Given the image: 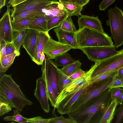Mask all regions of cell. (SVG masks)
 <instances>
[{
  "mask_svg": "<svg viewBox=\"0 0 123 123\" xmlns=\"http://www.w3.org/2000/svg\"><path fill=\"white\" fill-rule=\"evenodd\" d=\"M111 100L109 89L98 97L68 115L76 123H97V115L100 111L105 112Z\"/></svg>",
  "mask_w": 123,
  "mask_h": 123,
  "instance_id": "6da1fadb",
  "label": "cell"
},
{
  "mask_svg": "<svg viewBox=\"0 0 123 123\" xmlns=\"http://www.w3.org/2000/svg\"><path fill=\"white\" fill-rule=\"evenodd\" d=\"M0 98L20 112L25 106L33 104L24 94L11 74H4L0 77Z\"/></svg>",
  "mask_w": 123,
  "mask_h": 123,
  "instance_id": "7a4b0ae2",
  "label": "cell"
},
{
  "mask_svg": "<svg viewBox=\"0 0 123 123\" xmlns=\"http://www.w3.org/2000/svg\"><path fill=\"white\" fill-rule=\"evenodd\" d=\"M76 36L78 49L82 47L114 45L108 34L86 27L77 30Z\"/></svg>",
  "mask_w": 123,
  "mask_h": 123,
  "instance_id": "3957f363",
  "label": "cell"
},
{
  "mask_svg": "<svg viewBox=\"0 0 123 123\" xmlns=\"http://www.w3.org/2000/svg\"><path fill=\"white\" fill-rule=\"evenodd\" d=\"M107 14L106 24L110 27L111 37L117 48L123 44V11L116 6L109 9Z\"/></svg>",
  "mask_w": 123,
  "mask_h": 123,
  "instance_id": "277c9868",
  "label": "cell"
},
{
  "mask_svg": "<svg viewBox=\"0 0 123 123\" xmlns=\"http://www.w3.org/2000/svg\"><path fill=\"white\" fill-rule=\"evenodd\" d=\"M114 77L93 83L92 87L74 104L70 112H73L80 108L99 96L109 89V85L112 81Z\"/></svg>",
  "mask_w": 123,
  "mask_h": 123,
  "instance_id": "5b68a950",
  "label": "cell"
},
{
  "mask_svg": "<svg viewBox=\"0 0 123 123\" xmlns=\"http://www.w3.org/2000/svg\"><path fill=\"white\" fill-rule=\"evenodd\" d=\"M92 77L118 70L123 67V49L116 54L102 60L95 62Z\"/></svg>",
  "mask_w": 123,
  "mask_h": 123,
  "instance_id": "8992f818",
  "label": "cell"
},
{
  "mask_svg": "<svg viewBox=\"0 0 123 123\" xmlns=\"http://www.w3.org/2000/svg\"><path fill=\"white\" fill-rule=\"evenodd\" d=\"M79 49L86 55L88 58L95 62L105 59L118 53L114 45L81 48Z\"/></svg>",
  "mask_w": 123,
  "mask_h": 123,
  "instance_id": "52a82bcc",
  "label": "cell"
},
{
  "mask_svg": "<svg viewBox=\"0 0 123 123\" xmlns=\"http://www.w3.org/2000/svg\"><path fill=\"white\" fill-rule=\"evenodd\" d=\"M42 74L46 78L57 97L61 92L58 85V68L52 59L46 57L41 67Z\"/></svg>",
  "mask_w": 123,
  "mask_h": 123,
  "instance_id": "ba28073f",
  "label": "cell"
},
{
  "mask_svg": "<svg viewBox=\"0 0 123 123\" xmlns=\"http://www.w3.org/2000/svg\"><path fill=\"white\" fill-rule=\"evenodd\" d=\"M93 84L87 83L79 90L70 94L54 107L61 114H68L71 111L72 107L75 103L92 86Z\"/></svg>",
  "mask_w": 123,
  "mask_h": 123,
  "instance_id": "9c48e42d",
  "label": "cell"
},
{
  "mask_svg": "<svg viewBox=\"0 0 123 123\" xmlns=\"http://www.w3.org/2000/svg\"><path fill=\"white\" fill-rule=\"evenodd\" d=\"M93 70V67L92 66L86 72L83 76L74 80L61 91L57 97L55 105L70 94L78 91L86 84L90 83Z\"/></svg>",
  "mask_w": 123,
  "mask_h": 123,
  "instance_id": "30bf717a",
  "label": "cell"
},
{
  "mask_svg": "<svg viewBox=\"0 0 123 123\" xmlns=\"http://www.w3.org/2000/svg\"><path fill=\"white\" fill-rule=\"evenodd\" d=\"M57 0H27L13 7L11 15L12 18L23 12L45 8L48 4Z\"/></svg>",
  "mask_w": 123,
  "mask_h": 123,
  "instance_id": "8fae6325",
  "label": "cell"
},
{
  "mask_svg": "<svg viewBox=\"0 0 123 123\" xmlns=\"http://www.w3.org/2000/svg\"><path fill=\"white\" fill-rule=\"evenodd\" d=\"M72 49L69 45L55 41L50 37L45 45L43 52L46 57L54 59L56 57L67 53Z\"/></svg>",
  "mask_w": 123,
  "mask_h": 123,
  "instance_id": "7c38bea8",
  "label": "cell"
},
{
  "mask_svg": "<svg viewBox=\"0 0 123 123\" xmlns=\"http://www.w3.org/2000/svg\"><path fill=\"white\" fill-rule=\"evenodd\" d=\"M10 7L7 6L6 12L0 20V39L4 41L6 44L12 43L13 39Z\"/></svg>",
  "mask_w": 123,
  "mask_h": 123,
  "instance_id": "4fadbf2b",
  "label": "cell"
},
{
  "mask_svg": "<svg viewBox=\"0 0 123 123\" xmlns=\"http://www.w3.org/2000/svg\"><path fill=\"white\" fill-rule=\"evenodd\" d=\"M34 95L39 102L42 109L46 113H49L50 107L45 81L42 76L36 80Z\"/></svg>",
  "mask_w": 123,
  "mask_h": 123,
  "instance_id": "5bb4252c",
  "label": "cell"
},
{
  "mask_svg": "<svg viewBox=\"0 0 123 123\" xmlns=\"http://www.w3.org/2000/svg\"><path fill=\"white\" fill-rule=\"evenodd\" d=\"M39 32L31 29L25 30L24 37L22 44L33 61Z\"/></svg>",
  "mask_w": 123,
  "mask_h": 123,
  "instance_id": "9a60e30c",
  "label": "cell"
},
{
  "mask_svg": "<svg viewBox=\"0 0 123 123\" xmlns=\"http://www.w3.org/2000/svg\"><path fill=\"white\" fill-rule=\"evenodd\" d=\"M79 30L86 27L100 32H105L100 21L98 17L81 15L78 19Z\"/></svg>",
  "mask_w": 123,
  "mask_h": 123,
  "instance_id": "2e32d148",
  "label": "cell"
},
{
  "mask_svg": "<svg viewBox=\"0 0 123 123\" xmlns=\"http://www.w3.org/2000/svg\"><path fill=\"white\" fill-rule=\"evenodd\" d=\"M58 39V42L71 46L72 49H78L76 32H71L62 30L58 27L54 30Z\"/></svg>",
  "mask_w": 123,
  "mask_h": 123,
  "instance_id": "e0dca14e",
  "label": "cell"
},
{
  "mask_svg": "<svg viewBox=\"0 0 123 123\" xmlns=\"http://www.w3.org/2000/svg\"><path fill=\"white\" fill-rule=\"evenodd\" d=\"M50 37L48 32H39L33 61L38 65H41L40 63L41 55L43 52L45 45Z\"/></svg>",
  "mask_w": 123,
  "mask_h": 123,
  "instance_id": "ac0fdd59",
  "label": "cell"
},
{
  "mask_svg": "<svg viewBox=\"0 0 123 123\" xmlns=\"http://www.w3.org/2000/svg\"><path fill=\"white\" fill-rule=\"evenodd\" d=\"M42 10L48 21L66 12L62 4L58 1L48 4Z\"/></svg>",
  "mask_w": 123,
  "mask_h": 123,
  "instance_id": "d6986e66",
  "label": "cell"
},
{
  "mask_svg": "<svg viewBox=\"0 0 123 123\" xmlns=\"http://www.w3.org/2000/svg\"><path fill=\"white\" fill-rule=\"evenodd\" d=\"M48 21L44 15L34 16L30 23L29 29L34 30L39 32H48Z\"/></svg>",
  "mask_w": 123,
  "mask_h": 123,
  "instance_id": "ffe728a7",
  "label": "cell"
},
{
  "mask_svg": "<svg viewBox=\"0 0 123 123\" xmlns=\"http://www.w3.org/2000/svg\"><path fill=\"white\" fill-rule=\"evenodd\" d=\"M117 104L116 99L111 101L104 112L99 123H110L113 120Z\"/></svg>",
  "mask_w": 123,
  "mask_h": 123,
  "instance_id": "44dd1931",
  "label": "cell"
},
{
  "mask_svg": "<svg viewBox=\"0 0 123 123\" xmlns=\"http://www.w3.org/2000/svg\"><path fill=\"white\" fill-rule=\"evenodd\" d=\"M34 16L17 20H14L11 19V23L13 31H21L29 29L30 23Z\"/></svg>",
  "mask_w": 123,
  "mask_h": 123,
  "instance_id": "7402d4cb",
  "label": "cell"
},
{
  "mask_svg": "<svg viewBox=\"0 0 123 123\" xmlns=\"http://www.w3.org/2000/svg\"><path fill=\"white\" fill-rule=\"evenodd\" d=\"M66 12L68 17L74 16L81 15V12L83 7L76 3H65L62 4Z\"/></svg>",
  "mask_w": 123,
  "mask_h": 123,
  "instance_id": "603a6c76",
  "label": "cell"
},
{
  "mask_svg": "<svg viewBox=\"0 0 123 123\" xmlns=\"http://www.w3.org/2000/svg\"><path fill=\"white\" fill-rule=\"evenodd\" d=\"M18 56L16 54H12L6 55L0 61V77L12 65L16 57Z\"/></svg>",
  "mask_w": 123,
  "mask_h": 123,
  "instance_id": "cb8c5ba5",
  "label": "cell"
},
{
  "mask_svg": "<svg viewBox=\"0 0 123 123\" xmlns=\"http://www.w3.org/2000/svg\"><path fill=\"white\" fill-rule=\"evenodd\" d=\"M54 63L57 67H64L74 62L75 61L67 53L58 56L55 58Z\"/></svg>",
  "mask_w": 123,
  "mask_h": 123,
  "instance_id": "d4e9b609",
  "label": "cell"
},
{
  "mask_svg": "<svg viewBox=\"0 0 123 123\" xmlns=\"http://www.w3.org/2000/svg\"><path fill=\"white\" fill-rule=\"evenodd\" d=\"M25 31V30L21 31H13L12 43L16 50L19 52L23 43Z\"/></svg>",
  "mask_w": 123,
  "mask_h": 123,
  "instance_id": "484cf974",
  "label": "cell"
},
{
  "mask_svg": "<svg viewBox=\"0 0 123 123\" xmlns=\"http://www.w3.org/2000/svg\"><path fill=\"white\" fill-rule=\"evenodd\" d=\"M68 17L66 12L57 16L48 21L47 29L49 31L52 29L58 27Z\"/></svg>",
  "mask_w": 123,
  "mask_h": 123,
  "instance_id": "4316f807",
  "label": "cell"
},
{
  "mask_svg": "<svg viewBox=\"0 0 123 123\" xmlns=\"http://www.w3.org/2000/svg\"><path fill=\"white\" fill-rule=\"evenodd\" d=\"M81 63L78 60L60 69L61 71L65 74L70 77L79 69L80 68Z\"/></svg>",
  "mask_w": 123,
  "mask_h": 123,
  "instance_id": "83f0119b",
  "label": "cell"
},
{
  "mask_svg": "<svg viewBox=\"0 0 123 123\" xmlns=\"http://www.w3.org/2000/svg\"><path fill=\"white\" fill-rule=\"evenodd\" d=\"M40 15H44L42 9H35L21 12L12 17V20H14L24 19Z\"/></svg>",
  "mask_w": 123,
  "mask_h": 123,
  "instance_id": "f1b7e54d",
  "label": "cell"
},
{
  "mask_svg": "<svg viewBox=\"0 0 123 123\" xmlns=\"http://www.w3.org/2000/svg\"><path fill=\"white\" fill-rule=\"evenodd\" d=\"M60 29L67 31L76 32L77 31L71 17H67L58 27Z\"/></svg>",
  "mask_w": 123,
  "mask_h": 123,
  "instance_id": "f546056e",
  "label": "cell"
},
{
  "mask_svg": "<svg viewBox=\"0 0 123 123\" xmlns=\"http://www.w3.org/2000/svg\"><path fill=\"white\" fill-rule=\"evenodd\" d=\"M58 79L59 86L61 92L74 80L64 74L59 68Z\"/></svg>",
  "mask_w": 123,
  "mask_h": 123,
  "instance_id": "4dcf8cb0",
  "label": "cell"
},
{
  "mask_svg": "<svg viewBox=\"0 0 123 123\" xmlns=\"http://www.w3.org/2000/svg\"><path fill=\"white\" fill-rule=\"evenodd\" d=\"M117 71L118 70L106 72L92 77L90 80V84H92L113 77L117 74Z\"/></svg>",
  "mask_w": 123,
  "mask_h": 123,
  "instance_id": "1f68e13d",
  "label": "cell"
},
{
  "mask_svg": "<svg viewBox=\"0 0 123 123\" xmlns=\"http://www.w3.org/2000/svg\"><path fill=\"white\" fill-rule=\"evenodd\" d=\"M12 116L5 117L4 120L7 121H13L20 123H29L27 118L22 116L19 113V111L15 109L14 110Z\"/></svg>",
  "mask_w": 123,
  "mask_h": 123,
  "instance_id": "d6a6232c",
  "label": "cell"
},
{
  "mask_svg": "<svg viewBox=\"0 0 123 123\" xmlns=\"http://www.w3.org/2000/svg\"><path fill=\"white\" fill-rule=\"evenodd\" d=\"M41 76L45 80L49 99L52 106L54 107L56 101L57 97L45 76L42 74Z\"/></svg>",
  "mask_w": 123,
  "mask_h": 123,
  "instance_id": "836d02e7",
  "label": "cell"
},
{
  "mask_svg": "<svg viewBox=\"0 0 123 123\" xmlns=\"http://www.w3.org/2000/svg\"><path fill=\"white\" fill-rule=\"evenodd\" d=\"M61 115L60 116H55L49 118V123H76L70 118H65L63 115Z\"/></svg>",
  "mask_w": 123,
  "mask_h": 123,
  "instance_id": "e575fe53",
  "label": "cell"
},
{
  "mask_svg": "<svg viewBox=\"0 0 123 123\" xmlns=\"http://www.w3.org/2000/svg\"><path fill=\"white\" fill-rule=\"evenodd\" d=\"M12 108L11 106L8 103L0 98V117L11 111Z\"/></svg>",
  "mask_w": 123,
  "mask_h": 123,
  "instance_id": "d590c367",
  "label": "cell"
},
{
  "mask_svg": "<svg viewBox=\"0 0 123 123\" xmlns=\"http://www.w3.org/2000/svg\"><path fill=\"white\" fill-rule=\"evenodd\" d=\"M115 115L116 116L115 123H121L123 122V103L115 110Z\"/></svg>",
  "mask_w": 123,
  "mask_h": 123,
  "instance_id": "8d00e7d4",
  "label": "cell"
},
{
  "mask_svg": "<svg viewBox=\"0 0 123 123\" xmlns=\"http://www.w3.org/2000/svg\"><path fill=\"white\" fill-rule=\"evenodd\" d=\"M111 101L116 99L123 93V88L115 87L109 89Z\"/></svg>",
  "mask_w": 123,
  "mask_h": 123,
  "instance_id": "74e56055",
  "label": "cell"
},
{
  "mask_svg": "<svg viewBox=\"0 0 123 123\" xmlns=\"http://www.w3.org/2000/svg\"><path fill=\"white\" fill-rule=\"evenodd\" d=\"M123 86V80L117 78L115 76L111 83L109 85V89L115 87H121Z\"/></svg>",
  "mask_w": 123,
  "mask_h": 123,
  "instance_id": "f35d334b",
  "label": "cell"
},
{
  "mask_svg": "<svg viewBox=\"0 0 123 123\" xmlns=\"http://www.w3.org/2000/svg\"><path fill=\"white\" fill-rule=\"evenodd\" d=\"M6 55L13 53L16 54L18 56L20 55V52L17 51L12 43L6 44Z\"/></svg>",
  "mask_w": 123,
  "mask_h": 123,
  "instance_id": "ab89813d",
  "label": "cell"
},
{
  "mask_svg": "<svg viewBox=\"0 0 123 123\" xmlns=\"http://www.w3.org/2000/svg\"><path fill=\"white\" fill-rule=\"evenodd\" d=\"M27 119L29 123H49L50 120L49 119H44L40 116Z\"/></svg>",
  "mask_w": 123,
  "mask_h": 123,
  "instance_id": "60d3db41",
  "label": "cell"
},
{
  "mask_svg": "<svg viewBox=\"0 0 123 123\" xmlns=\"http://www.w3.org/2000/svg\"><path fill=\"white\" fill-rule=\"evenodd\" d=\"M116 0H103L99 4V9L101 11H105L109 6L113 4Z\"/></svg>",
  "mask_w": 123,
  "mask_h": 123,
  "instance_id": "b9f144b4",
  "label": "cell"
},
{
  "mask_svg": "<svg viewBox=\"0 0 123 123\" xmlns=\"http://www.w3.org/2000/svg\"><path fill=\"white\" fill-rule=\"evenodd\" d=\"M6 42L0 39V61H1L6 55Z\"/></svg>",
  "mask_w": 123,
  "mask_h": 123,
  "instance_id": "7bdbcfd3",
  "label": "cell"
},
{
  "mask_svg": "<svg viewBox=\"0 0 123 123\" xmlns=\"http://www.w3.org/2000/svg\"><path fill=\"white\" fill-rule=\"evenodd\" d=\"M86 73V72L80 68L69 77L72 80H74L82 77Z\"/></svg>",
  "mask_w": 123,
  "mask_h": 123,
  "instance_id": "ee69618b",
  "label": "cell"
},
{
  "mask_svg": "<svg viewBox=\"0 0 123 123\" xmlns=\"http://www.w3.org/2000/svg\"><path fill=\"white\" fill-rule=\"evenodd\" d=\"M27 0H9L8 4L10 6L13 7Z\"/></svg>",
  "mask_w": 123,
  "mask_h": 123,
  "instance_id": "f6af8a7d",
  "label": "cell"
},
{
  "mask_svg": "<svg viewBox=\"0 0 123 123\" xmlns=\"http://www.w3.org/2000/svg\"><path fill=\"white\" fill-rule=\"evenodd\" d=\"M115 76L117 78L123 80V67L118 70Z\"/></svg>",
  "mask_w": 123,
  "mask_h": 123,
  "instance_id": "bcb514c9",
  "label": "cell"
},
{
  "mask_svg": "<svg viewBox=\"0 0 123 123\" xmlns=\"http://www.w3.org/2000/svg\"><path fill=\"white\" fill-rule=\"evenodd\" d=\"M90 0H75L76 3L80 6L83 7L88 3Z\"/></svg>",
  "mask_w": 123,
  "mask_h": 123,
  "instance_id": "7dc6e473",
  "label": "cell"
},
{
  "mask_svg": "<svg viewBox=\"0 0 123 123\" xmlns=\"http://www.w3.org/2000/svg\"><path fill=\"white\" fill-rule=\"evenodd\" d=\"M117 105H121L123 103V93L116 99Z\"/></svg>",
  "mask_w": 123,
  "mask_h": 123,
  "instance_id": "c3c4849f",
  "label": "cell"
},
{
  "mask_svg": "<svg viewBox=\"0 0 123 123\" xmlns=\"http://www.w3.org/2000/svg\"><path fill=\"white\" fill-rule=\"evenodd\" d=\"M59 2L62 4L65 3H75V0H59Z\"/></svg>",
  "mask_w": 123,
  "mask_h": 123,
  "instance_id": "681fc988",
  "label": "cell"
},
{
  "mask_svg": "<svg viewBox=\"0 0 123 123\" xmlns=\"http://www.w3.org/2000/svg\"><path fill=\"white\" fill-rule=\"evenodd\" d=\"M45 54L43 52L41 54L40 59V63L41 65L43 64V61L45 60Z\"/></svg>",
  "mask_w": 123,
  "mask_h": 123,
  "instance_id": "f907efd6",
  "label": "cell"
},
{
  "mask_svg": "<svg viewBox=\"0 0 123 123\" xmlns=\"http://www.w3.org/2000/svg\"><path fill=\"white\" fill-rule=\"evenodd\" d=\"M6 0H0V10L5 5Z\"/></svg>",
  "mask_w": 123,
  "mask_h": 123,
  "instance_id": "816d5d0a",
  "label": "cell"
},
{
  "mask_svg": "<svg viewBox=\"0 0 123 123\" xmlns=\"http://www.w3.org/2000/svg\"><path fill=\"white\" fill-rule=\"evenodd\" d=\"M123 88V86L122 87Z\"/></svg>",
  "mask_w": 123,
  "mask_h": 123,
  "instance_id": "f5cc1de1",
  "label": "cell"
}]
</instances>
